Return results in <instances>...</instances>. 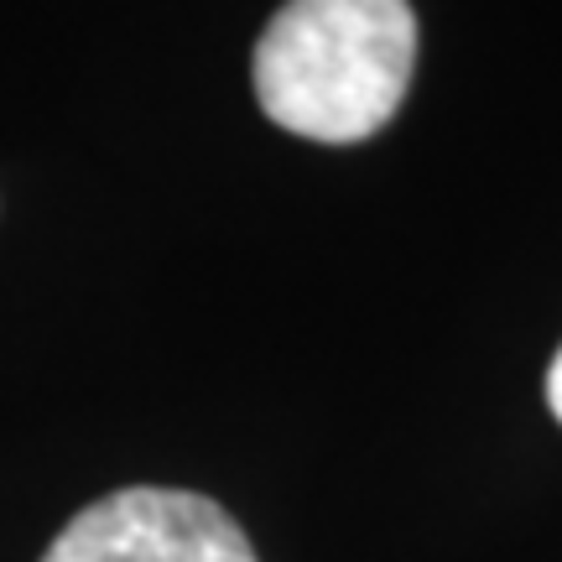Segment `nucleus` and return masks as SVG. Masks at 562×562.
Instances as JSON below:
<instances>
[{
    "instance_id": "obj_3",
    "label": "nucleus",
    "mask_w": 562,
    "mask_h": 562,
    "mask_svg": "<svg viewBox=\"0 0 562 562\" xmlns=\"http://www.w3.org/2000/svg\"><path fill=\"white\" fill-rule=\"evenodd\" d=\"M547 406H552V417L562 422V349L552 355V364H547Z\"/></svg>"
},
{
    "instance_id": "obj_1",
    "label": "nucleus",
    "mask_w": 562,
    "mask_h": 562,
    "mask_svg": "<svg viewBox=\"0 0 562 562\" xmlns=\"http://www.w3.org/2000/svg\"><path fill=\"white\" fill-rule=\"evenodd\" d=\"M417 16L406 0H286L256 42V100L271 125L349 146L406 100Z\"/></svg>"
},
{
    "instance_id": "obj_2",
    "label": "nucleus",
    "mask_w": 562,
    "mask_h": 562,
    "mask_svg": "<svg viewBox=\"0 0 562 562\" xmlns=\"http://www.w3.org/2000/svg\"><path fill=\"white\" fill-rule=\"evenodd\" d=\"M42 562H256V552L209 495L140 484L83 505Z\"/></svg>"
}]
</instances>
